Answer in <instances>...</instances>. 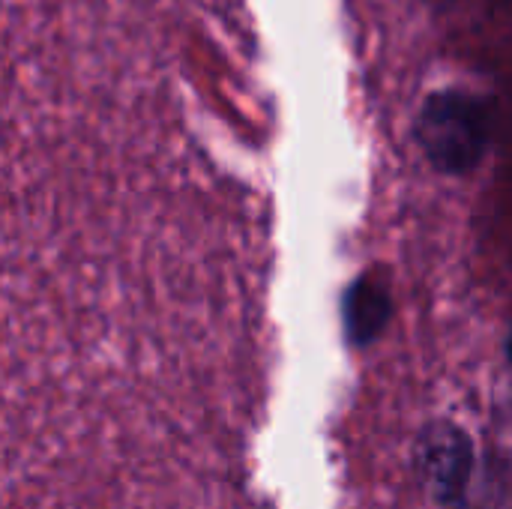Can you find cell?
<instances>
[{
    "label": "cell",
    "mask_w": 512,
    "mask_h": 509,
    "mask_svg": "<svg viewBox=\"0 0 512 509\" xmlns=\"http://www.w3.org/2000/svg\"><path fill=\"white\" fill-rule=\"evenodd\" d=\"M345 315V336L354 348L372 345L393 318V297L390 288L378 276H360L342 300Z\"/></svg>",
    "instance_id": "3957f363"
},
{
    "label": "cell",
    "mask_w": 512,
    "mask_h": 509,
    "mask_svg": "<svg viewBox=\"0 0 512 509\" xmlns=\"http://www.w3.org/2000/svg\"><path fill=\"white\" fill-rule=\"evenodd\" d=\"M414 135L432 168L468 174L489 150V105L468 90L432 93L417 114Z\"/></svg>",
    "instance_id": "7a4b0ae2"
},
{
    "label": "cell",
    "mask_w": 512,
    "mask_h": 509,
    "mask_svg": "<svg viewBox=\"0 0 512 509\" xmlns=\"http://www.w3.org/2000/svg\"><path fill=\"white\" fill-rule=\"evenodd\" d=\"M414 474L441 509H507V465L477 456L471 432L447 417L429 420L411 450Z\"/></svg>",
    "instance_id": "6da1fadb"
}]
</instances>
